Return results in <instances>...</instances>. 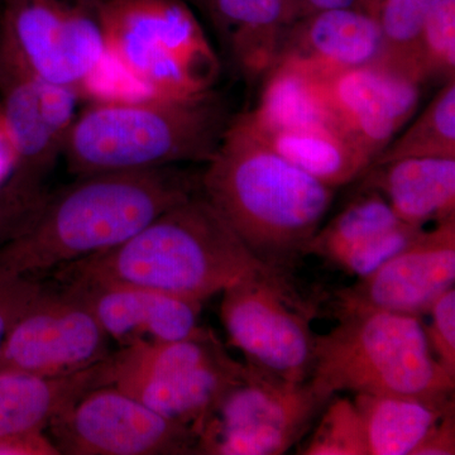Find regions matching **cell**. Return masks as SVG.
<instances>
[{"label":"cell","instance_id":"6da1fadb","mask_svg":"<svg viewBox=\"0 0 455 455\" xmlns=\"http://www.w3.org/2000/svg\"><path fill=\"white\" fill-rule=\"evenodd\" d=\"M196 188L193 176L175 166L82 176L0 245V272L36 277L112 250Z\"/></svg>","mask_w":455,"mask_h":455},{"label":"cell","instance_id":"7a4b0ae2","mask_svg":"<svg viewBox=\"0 0 455 455\" xmlns=\"http://www.w3.org/2000/svg\"><path fill=\"white\" fill-rule=\"evenodd\" d=\"M200 187L248 250L280 272L304 256L335 194V188L275 152L238 118L228 124Z\"/></svg>","mask_w":455,"mask_h":455},{"label":"cell","instance_id":"3957f363","mask_svg":"<svg viewBox=\"0 0 455 455\" xmlns=\"http://www.w3.org/2000/svg\"><path fill=\"white\" fill-rule=\"evenodd\" d=\"M269 271L277 269L260 262L208 199L194 194L124 243L62 266L56 276L132 284L203 302Z\"/></svg>","mask_w":455,"mask_h":455},{"label":"cell","instance_id":"277c9868","mask_svg":"<svg viewBox=\"0 0 455 455\" xmlns=\"http://www.w3.org/2000/svg\"><path fill=\"white\" fill-rule=\"evenodd\" d=\"M229 121L214 92L188 99L99 101L76 116L64 152L74 175L208 163Z\"/></svg>","mask_w":455,"mask_h":455},{"label":"cell","instance_id":"5b68a950","mask_svg":"<svg viewBox=\"0 0 455 455\" xmlns=\"http://www.w3.org/2000/svg\"><path fill=\"white\" fill-rule=\"evenodd\" d=\"M338 317L339 324L316 335L310 382L323 396L453 395L455 379L434 357L420 316L362 310Z\"/></svg>","mask_w":455,"mask_h":455},{"label":"cell","instance_id":"8992f818","mask_svg":"<svg viewBox=\"0 0 455 455\" xmlns=\"http://www.w3.org/2000/svg\"><path fill=\"white\" fill-rule=\"evenodd\" d=\"M106 50L151 99L212 92L217 53L185 0H92Z\"/></svg>","mask_w":455,"mask_h":455},{"label":"cell","instance_id":"52a82bcc","mask_svg":"<svg viewBox=\"0 0 455 455\" xmlns=\"http://www.w3.org/2000/svg\"><path fill=\"white\" fill-rule=\"evenodd\" d=\"M112 362L113 386L194 433L244 370L212 331L124 347L112 353Z\"/></svg>","mask_w":455,"mask_h":455},{"label":"cell","instance_id":"ba28073f","mask_svg":"<svg viewBox=\"0 0 455 455\" xmlns=\"http://www.w3.org/2000/svg\"><path fill=\"white\" fill-rule=\"evenodd\" d=\"M328 403L310 379L287 382L245 363L197 427L196 454L286 453Z\"/></svg>","mask_w":455,"mask_h":455},{"label":"cell","instance_id":"9c48e42d","mask_svg":"<svg viewBox=\"0 0 455 455\" xmlns=\"http://www.w3.org/2000/svg\"><path fill=\"white\" fill-rule=\"evenodd\" d=\"M104 53L92 0H0V57L29 73L79 94Z\"/></svg>","mask_w":455,"mask_h":455},{"label":"cell","instance_id":"30bf717a","mask_svg":"<svg viewBox=\"0 0 455 455\" xmlns=\"http://www.w3.org/2000/svg\"><path fill=\"white\" fill-rule=\"evenodd\" d=\"M221 293V323L247 363L287 382L309 381L316 335L310 310L293 295L283 274L253 275Z\"/></svg>","mask_w":455,"mask_h":455},{"label":"cell","instance_id":"8fae6325","mask_svg":"<svg viewBox=\"0 0 455 455\" xmlns=\"http://www.w3.org/2000/svg\"><path fill=\"white\" fill-rule=\"evenodd\" d=\"M47 430L60 454H196L191 427L164 418L113 385L90 391Z\"/></svg>","mask_w":455,"mask_h":455},{"label":"cell","instance_id":"7c38bea8","mask_svg":"<svg viewBox=\"0 0 455 455\" xmlns=\"http://www.w3.org/2000/svg\"><path fill=\"white\" fill-rule=\"evenodd\" d=\"M110 338L70 289H42L9 329L0 370L64 376L99 363L112 353Z\"/></svg>","mask_w":455,"mask_h":455},{"label":"cell","instance_id":"4fadbf2b","mask_svg":"<svg viewBox=\"0 0 455 455\" xmlns=\"http://www.w3.org/2000/svg\"><path fill=\"white\" fill-rule=\"evenodd\" d=\"M79 94L0 57V116L11 134L17 167L9 187L41 196L42 180L64 152Z\"/></svg>","mask_w":455,"mask_h":455},{"label":"cell","instance_id":"5bb4252c","mask_svg":"<svg viewBox=\"0 0 455 455\" xmlns=\"http://www.w3.org/2000/svg\"><path fill=\"white\" fill-rule=\"evenodd\" d=\"M455 283V218L424 229L414 242L367 276L339 290L338 316L382 310L420 316Z\"/></svg>","mask_w":455,"mask_h":455},{"label":"cell","instance_id":"9a60e30c","mask_svg":"<svg viewBox=\"0 0 455 455\" xmlns=\"http://www.w3.org/2000/svg\"><path fill=\"white\" fill-rule=\"evenodd\" d=\"M424 83L415 71L383 56L323 79L338 127L372 164L414 116Z\"/></svg>","mask_w":455,"mask_h":455},{"label":"cell","instance_id":"2e32d148","mask_svg":"<svg viewBox=\"0 0 455 455\" xmlns=\"http://www.w3.org/2000/svg\"><path fill=\"white\" fill-rule=\"evenodd\" d=\"M92 311L121 348L155 341L190 339L212 331L200 325L203 302L107 281L59 280Z\"/></svg>","mask_w":455,"mask_h":455},{"label":"cell","instance_id":"e0dca14e","mask_svg":"<svg viewBox=\"0 0 455 455\" xmlns=\"http://www.w3.org/2000/svg\"><path fill=\"white\" fill-rule=\"evenodd\" d=\"M424 229L401 220L379 191L363 188L339 214L319 228L304 256L313 254L362 278L414 242Z\"/></svg>","mask_w":455,"mask_h":455},{"label":"cell","instance_id":"ac0fdd59","mask_svg":"<svg viewBox=\"0 0 455 455\" xmlns=\"http://www.w3.org/2000/svg\"><path fill=\"white\" fill-rule=\"evenodd\" d=\"M385 51L381 23L358 8L333 9L295 20L283 33L276 61L319 79L372 64Z\"/></svg>","mask_w":455,"mask_h":455},{"label":"cell","instance_id":"d6986e66","mask_svg":"<svg viewBox=\"0 0 455 455\" xmlns=\"http://www.w3.org/2000/svg\"><path fill=\"white\" fill-rule=\"evenodd\" d=\"M112 383V353L94 366L64 376L0 370V434L46 431L80 398Z\"/></svg>","mask_w":455,"mask_h":455},{"label":"cell","instance_id":"ffe728a7","mask_svg":"<svg viewBox=\"0 0 455 455\" xmlns=\"http://www.w3.org/2000/svg\"><path fill=\"white\" fill-rule=\"evenodd\" d=\"M363 188H373L397 217L425 228L455 218V157H410L370 167Z\"/></svg>","mask_w":455,"mask_h":455},{"label":"cell","instance_id":"44dd1931","mask_svg":"<svg viewBox=\"0 0 455 455\" xmlns=\"http://www.w3.org/2000/svg\"><path fill=\"white\" fill-rule=\"evenodd\" d=\"M203 8L244 79L263 77L276 62L290 26L284 0H204Z\"/></svg>","mask_w":455,"mask_h":455},{"label":"cell","instance_id":"7402d4cb","mask_svg":"<svg viewBox=\"0 0 455 455\" xmlns=\"http://www.w3.org/2000/svg\"><path fill=\"white\" fill-rule=\"evenodd\" d=\"M262 79L256 108L239 116L251 130H339L329 107L323 79L289 61L275 62Z\"/></svg>","mask_w":455,"mask_h":455},{"label":"cell","instance_id":"603a6c76","mask_svg":"<svg viewBox=\"0 0 455 455\" xmlns=\"http://www.w3.org/2000/svg\"><path fill=\"white\" fill-rule=\"evenodd\" d=\"M368 455H414L431 429L454 406L451 396L355 395Z\"/></svg>","mask_w":455,"mask_h":455},{"label":"cell","instance_id":"cb8c5ba5","mask_svg":"<svg viewBox=\"0 0 455 455\" xmlns=\"http://www.w3.org/2000/svg\"><path fill=\"white\" fill-rule=\"evenodd\" d=\"M247 128L278 155L331 188L361 178L372 164L370 157L337 128L267 132Z\"/></svg>","mask_w":455,"mask_h":455},{"label":"cell","instance_id":"d4e9b609","mask_svg":"<svg viewBox=\"0 0 455 455\" xmlns=\"http://www.w3.org/2000/svg\"><path fill=\"white\" fill-rule=\"evenodd\" d=\"M410 157H455V79L444 83L416 121L377 156L372 166Z\"/></svg>","mask_w":455,"mask_h":455},{"label":"cell","instance_id":"484cf974","mask_svg":"<svg viewBox=\"0 0 455 455\" xmlns=\"http://www.w3.org/2000/svg\"><path fill=\"white\" fill-rule=\"evenodd\" d=\"M442 2L443 0H382L379 13L385 37L382 56L395 64L411 68L425 80L416 64V44L425 20Z\"/></svg>","mask_w":455,"mask_h":455},{"label":"cell","instance_id":"4316f807","mask_svg":"<svg viewBox=\"0 0 455 455\" xmlns=\"http://www.w3.org/2000/svg\"><path fill=\"white\" fill-rule=\"evenodd\" d=\"M326 405L300 454L368 455L363 423L355 403L348 398H335Z\"/></svg>","mask_w":455,"mask_h":455},{"label":"cell","instance_id":"83f0119b","mask_svg":"<svg viewBox=\"0 0 455 455\" xmlns=\"http://www.w3.org/2000/svg\"><path fill=\"white\" fill-rule=\"evenodd\" d=\"M416 64L427 82L455 79V0H443L425 20L416 44Z\"/></svg>","mask_w":455,"mask_h":455},{"label":"cell","instance_id":"f1b7e54d","mask_svg":"<svg viewBox=\"0 0 455 455\" xmlns=\"http://www.w3.org/2000/svg\"><path fill=\"white\" fill-rule=\"evenodd\" d=\"M429 326H425L427 341L434 357L449 376L455 379V289L448 291L431 305L427 311Z\"/></svg>","mask_w":455,"mask_h":455},{"label":"cell","instance_id":"f546056e","mask_svg":"<svg viewBox=\"0 0 455 455\" xmlns=\"http://www.w3.org/2000/svg\"><path fill=\"white\" fill-rule=\"evenodd\" d=\"M42 289L44 286L36 277L0 272V355L9 329Z\"/></svg>","mask_w":455,"mask_h":455},{"label":"cell","instance_id":"4dcf8cb0","mask_svg":"<svg viewBox=\"0 0 455 455\" xmlns=\"http://www.w3.org/2000/svg\"><path fill=\"white\" fill-rule=\"evenodd\" d=\"M42 203V196H26L9 185L0 191V245L28 224Z\"/></svg>","mask_w":455,"mask_h":455},{"label":"cell","instance_id":"1f68e13d","mask_svg":"<svg viewBox=\"0 0 455 455\" xmlns=\"http://www.w3.org/2000/svg\"><path fill=\"white\" fill-rule=\"evenodd\" d=\"M0 455H60L44 431L0 434Z\"/></svg>","mask_w":455,"mask_h":455},{"label":"cell","instance_id":"d6a6232c","mask_svg":"<svg viewBox=\"0 0 455 455\" xmlns=\"http://www.w3.org/2000/svg\"><path fill=\"white\" fill-rule=\"evenodd\" d=\"M455 418L454 406L445 412L438 424L427 434L414 455H454Z\"/></svg>","mask_w":455,"mask_h":455},{"label":"cell","instance_id":"836d02e7","mask_svg":"<svg viewBox=\"0 0 455 455\" xmlns=\"http://www.w3.org/2000/svg\"><path fill=\"white\" fill-rule=\"evenodd\" d=\"M290 25L295 20H301L320 12L333 11V9L361 8V0H284Z\"/></svg>","mask_w":455,"mask_h":455},{"label":"cell","instance_id":"e575fe53","mask_svg":"<svg viewBox=\"0 0 455 455\" xmlns=\"http://www.w3.org/2000/svg\"><path fill=\"white\" fill-rule=\"evenodd\" d=\"M17 167V154L11 134L0 116V191L7 187Z\"/></svg>","mask_w":455,"mask_h":455},{"label":"cell","instance_id":"d590c367","mask_svg":"<svg viewBox=\"0 0 455 455\" xmlns=\"http://www.w3.org/2000/svg\"><path fill=\"white\" fill-rule=\"evenodd\" d=\"M382 0H361L362 11L367 12L371 16L379 18V8H381Z\"/></svg>","mask_w":455,"mask_h":455},{"label":"cell","instance_id":"8d00e7d4","mask_svg":"<svg viewBox=\"0 0 455 455\" xmlns=\"http://www.w3.org/2000/svg\"><path fill=\"white\" fill-rule=\"evenodd\" d=\"M191 2L196 3V4L199 5V7L203 8L204 5V0H191Z\"/></svg>","mask_w":455,"mask_h":455}]
</instances>
